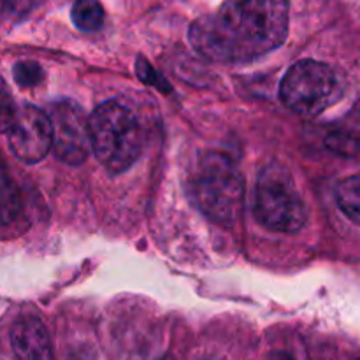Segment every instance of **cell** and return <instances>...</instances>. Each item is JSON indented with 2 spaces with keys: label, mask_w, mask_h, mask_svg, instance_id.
Masks as SVG:
<instances>
[{
  "label": "cell",
  "mask_w": 360,
  "mask_h": 360,
  "mask_svg": "<svg viewBox=\"0 0 360 360\" xmlns=\"http://www.w3.org/2000/svg\"><path fill=\"white\" fill-rule=\"evenodd\" d=\"M288 35L283 0H231L190 27L197 53L213 62H248L274 51Z\"/></svg>",
  "instance_id": "1"
},
{
  "label": "cell",
  "mask_w": 360,
  "mask_h": 360,
  "mask_svg": "<svg viewBox=\"0 0 360 360\" xmlns=\"http://www.w3.org/2000/svg\"><path fill=\"white\" fill-rule=\"evenodd\" d=\"M91 150L111 174L134 165L143 150V132L136 115L127 105L109 101L90 116Z\"/></svg>",
  "instance_id": "2"
},
{
  "label": "cell",
  "mask_w": 360,
  "mask_h": 360,
  "mask_svg": "<svg viewBox=\"0 0 360 360\" xmlns=\"http://www.w3.org/2000/svg\"><path fill=\"white\" fill-rule=\"evenodd\" d=\"M192 199L213 221L232 225L245 204V179L227 157L207 155L193 174Z\"/></svg>",
  "instance_id": "3"
},
{
  "label": "cell",
  "mask_w": 360,
  "mask_h": 360,
  "mask_svg": "<svg viewBox=\"0 0 360 360\" xmlns=\"http://www.w3.org/2000/svg\"><path fill=\"white\" fill-rule=\"evenodd\" d=\"M253 213L264 227L297 232L308 220V210L292 176L281 165H267L257 179Z\"/></svg>",
  "instance_id": "4"
},
{
  "label": "cell",
  "mask_w": 360,
  "mask_h": 360,
  "mask_svg": "<svg viewBox=\"0 0 360 360\" xmlns=\"http://www.w3.org/2000/svg\"><path fill=\"white\" fill-rule=\"evenodd\" d=\"M340 95V83L327 63L301 60L294 63L280 84V97L290 111L301 116L320 115Z\"/></svg>",
  "instance_id": "5"
},
{
  "label": "cell",
  "mask_w": 360,
  "mask_h": 360,
  "mask_svg": "<svg viewBox=\"0 0 360 360\" xmlns=\"http://www.w3.org/2000/svg\"><path fill=\"white\" fill-rule=\"evenodd\" d=\"M49 122L53 129V153L60 162L81 165L91 151L90 118L83 108L70 98H62L51 105Z\"/></svg>",
  "instance_id": "6"
},
{
  "label": "cell",
  "mask_w": 360,
  "mask_h": 360,
  "mask_svg": "<svg viewBox=\"0 0 360 360\" xmlns=\"http://www.w3.org/2000/svg\"><path fill=\"white\" fill-rule=\"evenodd\" d=\"M6 134L13 155L25 164L44 160L53 146V129L48 112L35 105L18 109L16 118Z\"/></svg>",
  "instance_id": "7"
},
{
  "label": "cell",
  "mask_w": 360,
  "mask_h": 360,
  "mask_svg": "<svg viewBox=\"0 0 360 360\" xmlns=\"http://www.w3.org/2000/svg\"><path fill=\"white\" fill-rule=\"evenodd\" d=\"M11 347L18 360H55L48 329L35 316H25L14 323Z\"/></svg>",
  "instance_id": "8"
},
{
  "label": "cell",
  "mask_w": 360,
  "mask_h": 360,
  "mask_svg": "<svg viewBox=\"0 0 360 360\" xmlns=\"http://www.w3.org/2000/svg\"><path fill=\"white\" fill-rule=\"evenodd\" d=\"M336 202L340 210L360 227V174L348 176L338 183Z\"/></svg>",
  "instance_id": "9"
},
{
  "label": "cell",
  "mask_w": 360,
  "mask_h": 360,
  "mask_svg": "<svg viewBox=\"0 0 360 360\" xmlns=\"http://www.w3.org/2000/svg\"><path fill=\"white\" fill-rule=\"evenodd\" d=\"M74 25L83 32H95L104 23V9L95 0H79L70 11Z\"/></svg>",
  "instance_id": "10"
},
{
  "label": "cell",
  "mask_w": 360,
  "mask_h": 360,
  "mask_svg": "<svg viewBox=\"0 0 360 360\" xmlns=\"http://www.w3.org/2000/svg\"><path fill=\"white\" fill-rule=\"evenodd\" d=\"M18 211H20V199L16 190L11 181L0 176V221L9 224L16 218Z\"/></svg>",
  "instance_id": "11"
},
{
  "label": "cell",
  "mask_w": 360,
  "mask_h": 360,
  "mask_svg": "<svg viewBox=\"0 0 360 360\" xmlns=\"http://www.w3.org/2000/svg\"><path fill=\"white\" fill-rule=\"evenodd\" d=\"M16 105H14L13 95H11L9 86L0 76V134L7 132L16 118Z\"/></svg>",
  "instance_id": "12"
},
{
  "label": "cell",
  "mask_w": 360,
  "mask_h": 360,
  "mask_svg": "<svg viewBox=\"0 0 360 360\" xmlns=\"http://www.w3.org/2000/svg\"><path fill=\"white\" fill-rule=\"evenodd\" d=\"M13 74L20 86H35L42 79L41 65L34 62H18Z\"/></svg>",
  "instance_id": "13"
},
{
  "label": "cell",
  "mask_w": 360,
  "mask_h": 360,
  "mask_svg": "<svg viewBox=\"0 0 360 360\" xmlns=\"http://www.w3.org/2000/svg\"><path fill=\"white\" fill-rule=\"evenodd\" d=\"M136 69H137L136 70L137 76H139L144 83L153 84V86H157L160 91H171V86H169L167 81H165L164 77H162L160 74H158L157 70H155L153 67H151L144 58L137 60Z\"/></svg>",
  "instance_id": "14"
},
{
  "label": "cell",
  "mask_w": 360,
  "mask_h": 360,
  "mask_svg": "<svg viewBox=\"0 0 360 360\" xmlns=\"http://www.w3.org/2000/svg\"><path fill=\"white\" fill-rule=\"evenodd\" d=\"M269 360H294L288 354H283V352H278V354L271 355Z\"/></svg>",
  "instance_id": "15"
},
{
  "label": "cell",
  "mask_w": 360,
  "mask_h": 360,
  "mask_svg": "<svg viewBox=\"0 0 360 360\" xmlns=\"http://www.w3.org/2000/svg\"><path fill=\"white\" fill-rule=\"evenodd\" d=\"M158 360H174V357H171V355H164V357H160Z\"/></svg>",
  "instance_id": "16"
}]
</instances>
